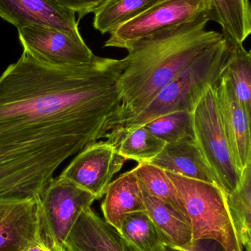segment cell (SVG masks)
I'll use <instances>...</instances> for the list:
<instances>
[{
    "label": "cell",
    "mask_w": 251,
    "mask_h": 251,
    "mask_svg": "<svg viewBox=\"0 0 251 251\" xmlns=\"http://www.w3.org/2000/svg\"><path fill=\"white\" fill-rule=\"evenodd\" d=\"M159 0H106L94 13V27L102 35L144 13Z\"/></svg>",
    "instance_id": "20"
},
{
    "label": "cell",
    "mask_w": 251,
    "mask_h": 251,
    "mask_svg": "<svg viewBox=\"0 0 251 251\" xmlns=\"http://www.w3.org/2000/svg\"><path fill=\"white\" fill-rule=\"evenodd\" d=\"M249 55H250V57L251 58V47L250 50H249Z\"/></svg>",
    "instance_id": "28"
},
{
    "label": "cell",
    "mask_w": 251,
    "mask_h": 251,
    "mask_svg": "<svg viewBox=\"0 0 251 251\" xmlns=\"http://www.w3.org/2000/svg\"><path fill=\"white\" fill-rule=\"evenodd\" d=\"M213 0H159L144 13L110 33L104 47L127 51L137 41L162 29L206 16Z\"/></svg>",
    "instance_id": "7"
},
{
    "label": "cell",
    "mask_w": 251,
    "mask_h": 251,
    "mask_svg": "<svg viewBox=\"0 0 251 251\" xmlns=\"http://www.w3.org/2000/svg\"><path fill=\"white\" fill-rule=\"evenodd\" d=\"M106 138L117 146L119 153L126 160L131 159L138 164L151 162L166 145L144 126L107 136Z\"/></svg>",
    "instance_id": "18"
},
{
    "label": "cell",
    "mask_w": 251,
    "mask_h": 251,
    "mask_svg": "<svg viewBox=\"0 0 251 251\" xmlns=\"http://www.w3.org/2000/svg\"><path fill=\"white\" fill-rule=\"evenodd\" d=\"M196 141L209 168L226 193L235 189L240 180L226 135L213 87L206 91L193 111Z\"/></svg>",
    "instance_id": "6"
},
{
    "label": "cell",
    "mask_w": 251,
    "mask_h": 251,
    "mask_svg": "<svg viewBox=\"0 0 251 251\" xmlns=\"http://www.w3.org/2000/svg\"><path fill=\"white\" fill-rule=\"evenodd\" d=\"M144 126L166 144L196 140L191 112L168 113L148 122Z\"/></svg>",
    "instance_id": "24"
},
{
    "label": "cell",
    "mask_w": 251,
    "mask_h": 251,
    "mask_svg": "<svg viewBox=\"0 0 251 251\" xmlns=\"http://www.w3.org/2000/svg\"><path fill=\"white\" fill-rule=\"evenodd\" d=\"M191 224L193 240L210 239L224 251H243L226 193L219 186L167 172Z\"/></svg>",
    "instance_id": "4"
},
{
    "label": "cell",
    "mask_w": 251,
    "mask_h": 251,
    "mask_svg": "<svg viewBox=\"0 0 251 251\" xmlns=\"http://www.w3.org/2000/svg\"><path fill=\"white\" fill-rule=\"evenodd\" d=\"M232 52V44L224 37L198 55L141 113L113 128L107 135L144 126L168 113H193L208 90L224 73Z\"/></svg>",
    "instance_id": "3"
},
{
    "label": "cell",
    "mask_w": 251,
    "mask_h": 251,
    "mask_svg": "<svg viewBox=\"0 0 251 251\" xmlns=\"http://www.w3.org/2000/svg\"><path fill=\"white\" fill-rule=\"evenodd\" d=\"M149 163L166 172L221 187L196 140L166 144L162 152Z\"/></svg>",
    "instance_id": "14"
},
{
    "label": "cell",
    "mask_w": 251,
    "mask_h": 251,
    "mask_svg": "<svg viewBox=\"0 0 251 251\" xmlns=\"http://www.w3.org/2000/svg\"><path fill=\"white\" fill-rule=\"evenodd\" d=\"M209 22L207 16H201L155 32L132 46L123 58L122 104L109 125L110 131L141 113L198 55L224 38L222 32L206 29Z\"/></svg>",
    "instance_id": "2"
},
{
    "label": "cell",
    "mask_w": 251,
    "mask_h": 251,
    "mask_svg": "<svg viewBox=\"0 0 251 251\" xmlns=\"http://www.w3.org/2000/svg\"><path fill=\"white\" fill-rule=\"evenodd\" d=\"M119 231L135 251L165 250L166 245L146 212H134L125 215Z\"/></svg>",
    "instance_id": "21"
},
{
    "label": "cell",
    "mask_w": 251,
    "mask_h": 251,
    "mask_svg": "<svg viewBox=\"0 0 251 251\" xmlns=\"http://www.w3.org/2000/svg\"><path fill=\"white\" fill-rule=\"evenodd\" d=\"M23 251H53L46 246L42 241L38 242V243H34L28 246L25 250Z\"/></svg>",
    "instance_id": "27"
},
{
    "label": "cell",
    "mask_w": 251,
    "mask_h": 251,
    "mask_svg": "<svg viewBox=\"0 0 251 251\" xmlns=\"http://www.w3.org/2000/svg\"><path fill=\"white\" fill-rule=\"evenodd\" d=\"M60 5L79 16V20L91 13H95L97 9L106 0H54Z\"/></svg>",
    "instance_id": "25"
},
{
    "label": "cell",
    "mask_w": 251,
    "mask_h": 251,
    "mask_svg": "<svg viewBox=\"0 0 251 251\" xmlns=\"http://www.w3.org/2000/svg\"><path fill=\"white\" fill-rule=\"evenodd\" d=\"M0 17L17 29L37 25L82 38L76 14L54 0H0Z\"/></svg>",
    "instance_id": "11"
},
{
    "label": "cell",
    "mask_w": 251,
    "mask_h": 251,
    "mask_svg": "<svg viewBox=\"0 0 251 251\" xmlns=\"http://www.w3.org/2000/svg\"><path fill=\"white\" fill-rule=\"evenodd\" d=\"M226 198L242 246L251 251V160L242 171L237 187L226 193Z\"/></svg>",
    "instance_id": "19"
},
{
    "label": "cell",
    "mask_w": 251,
    "mask_h": 251,
    "mask_svg": "<svg viewBox=\"0 0 251 251\" xmlns=\"http://www.w3.org/2000/svg\"><path fill=\"white\" fill-rule=\"evenodd\" d=\"M39 198L0 197V251H23L42 241Z\"/></svg>",
    "instance_id": "10"
},
{
    "label": "cell",
    "mask_w": 251,
    "mask_h": 251,
    "mask_svg": "<svg viewBox=\"0 0 251 251\" xmlns=\"http://www.w3.org/2000/svg\"><path fill=\"white\" fill-rule=\"evenodd\" d=\"M141 187L146 212L165 245L181 249L190 246L194 241L190 220L172 206L151 196Z\"/></svg>",
    "instance_id": "16"
},
{
    "label": "cell",
    "mask_w": 251,
    "mask_h": 251,
    "mask_svg": "<svg viewBox=\"0 0 251 251\" xmlns=\"http://www.w3.org/2000/svg\"><path fill=\"white\" fill-rule=\"evenodd\" d=\"M97 200L89 192L59 176L39 198L40 233L53 251H66L65 244L81 214Z\"/></svg>",
    "instance_id": "5"
},
{
    "label": "cell",
    "mask_w": 251,
    "mask_h": 251,
    "mask_svg": "<svg viewBox=\"0 0 251 251\" xmlns=\"http://www.w3.org/2000/svg\"><path fill=\"white\" fill-rule=\"evenodd\" d=\"M126 161L111 142L96 141L79 152L60 176L98 200L104 197L113 176Z\"/></svg>",
    "instance_id": "8"
},
{
    "label": "cell",
    "mask_w": 251,
    "mask_h": 251,
    "mask_svg": "<svg viewBox=\"0 0 251 251\" xmlns=\"http://www.w3.org/2000/svg\"><path fill=\"white\" fill-rule=\"evenodd\" d=\"M134 170L140 184L149 194L172 206L189 219L176 189L166 171L149 162L139 163Z\"/></svg>",
    "instance_id": "23"
},
{
    "label": "cell",
    "mask_w": 251,
    "mask_h": 251,
    "mask_svg": "<svg viewBox=\"0 0 251 251\" xmlns=\"http://www.w3.org/2000/svg\"><path fill=\"white\" fill-rule=\"evenodd\" d=\"M213 88L223 126L241 174L251 160V122L236 98L229 79L224 73Z\"/></svg>",
    "instance_id": "12"
},
{
    "label": "cell",
    "mask_w": 251,
    "mask_h": 251,
    "mask_svg": "<svg viewBox=\"0 0 251 251\" xmlns=\"http://www.w3.org/2000/svg\"><path fill=\"white\" fill-rule=\"evenodd\" d=\"M224 74L229 79L251 125V58L243 44H232V52Z\"/></svg>",
    "instance_id": "22"
},
{
    "label": "cell",
    "mask_w": 251,
    "mask_h": 251,
    "mask_svg": "<svg viewBox=\"0 0 251 251\" xmlns=\"http://www.w3.org/2000/svg\"><path fill=\"white\" fill-rule=\"evenodd\" d=\"M24 50L37 60L56 66L89 64L95 58L83 38L54 28L32 26L18 29Z\"/></svg>",
    "instance_id": "9"
},
{
    "label": "cell",
    "mask_w": 251,
    "mask_h": 251,
    "mask_svg": "<svg viewBox=\"0 0 251 251\" xmlns=\"http://www.w3.org/2000/svg\"><path fill=\"white\" fill-rule=\"evenodd\" d=\"M208 19L221 26L228 41L243 44L251 35V0H213Z\"/></svg>",
    "instance_id": "17"
},
{
    "label": "cell",
    "mask_w": 251,
    "mask_h": 251,
    "mask_svg": "<svg viewBox=\"0 0 251 251\" xmlns=\"http://www.w3.org/2000/svg\"><path fill=\"white\" fill-rule=\"evenodd\" d=\"M104 197V219L118 231L125 215L146 212L143 190L134 168L112 181Z\"/></svg>",
    "instance_id": "15"
},
{
    "label": "cell",
    "mask_w": 251,
    "mask_h": 251,
    "mask_svg": "<svg viewBox=\"0 0 251 251\" xmlns=\"http://www.w3.org/2000/svg\"><path fill=\"white\" fill-rule=\"evenodd\" d=\"M165 251H224L221 245L210 239L194 240L185 249L167 246Z\"/></svg>",
    "instance_id": "26"
},
{
    "label": "cell",
    "mask_w": 251,
    "mask_h": 251,
    "mask_svg": "<svg viewBox=\"0 0 251 251\" xmlns=\"http://www.w3.org/2000/svg\"><path fill=\"white\" fill-rule=\"evenodd\" d=\"M124 59L47 64L24 50L0 76V197H40L66 159L105 137Z\"/></svg>",
    "instance_id": "1"
},
{
    "label": "cell",
    "mask_w": 251,
    "mask_h": 251,
    "mask_svg": "<svg viewBox=\"0 0 251 251\" xmlns=\"http://www.w3.org/2000/svg\"><path fill=\"white\" fill-rule=\"evenodd\" d=\"M66 251H137L119 231L91 208L76 221L66 244Z\"/></svg>",
    "instance_id": "13"
}]
</instances>
